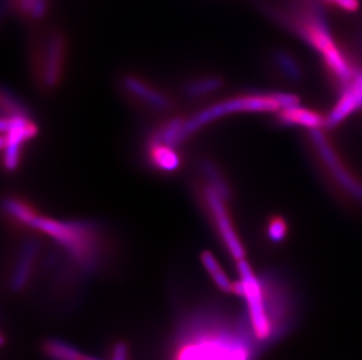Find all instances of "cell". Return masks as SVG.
Segmentation results:
<instances>
[{"instance_id":"cell-12","label":"cell","mask_w":362,"mask_h":360,"mask_svg":"<svg viewBox=\"0 0 362 360\" xmlns=\"http://www.w3.org/2000/svg\"><path fill=\"white\" fill-rule=\"evenodd\" d=\"M141 151L147 167L151 171L164 176L176 174L181 170L185 163L182 149L168 145L147 136H144Z\"/></svg>"},{"instance_id":"cell-23","label":"cell","mask_w":362,"mask_h":360,"mask_svg":"<svg viewBox=\"0 0 362 360\" xmlns=\"http://www.w3.org/2000/svg\"><path fill=\"white\" fill-rule=\"evenodd\" d=\"M325 1L339 7L340 10L346 11V12H356L359 8L358 0H325Z\"/></svg>"},{"instance_id":"cell-19","label":"cell","mask_w":362,"mask_h":360,"mask_svg":"<svg viewBox=\"0 0 362 360\" xmlns=\"http://www.w3.org/2000/svg\"><path fill=\"white\" fill-rule=\"evenodd\" d=\"M201 261L203 265H204L205 269L208 270L210 276H211L214 282L216 283V286L218 287L222 292H233V283L226 275V272H223L218 261L216 260L215 256L211 253L208 252V251L202 253Z\"/></svg>"},{"instance_id":"cell-10","label":"cell","mask_w":362,"mask_h":360,"mask_svg":"<svg viewBox=\"0 0 362 360\" xmlns=\"http://www.w3.org/2000/svg\"><path fill=\"white\" fill-rule=\"evenodd\" d=\"M226 78L212 71L190 73L178 82L177 95L180 102L190 106H206L217 101L216 97L226 88Z\"/></svg>"},{"instance_id":"cell-24","label":"cell","mask_w":362,"mask_h":360,"mask_svg":"<svg viewBox=\"0 0 362 360\" xmlns=\"http://www.w3.org/2000/svg\"><path fill=\"white\" fill-rule=\"evenodd\" d=\"M253 345H245L235 352L229 360H252Z\"/></svg>"},{"instance_id":"cell-9","label":"cell","mask_w":362,"mask_h":360,"mask_svg":"<svg viewBox=\"0 0 362 360\" xmlns=\"http://www.w3.org/2000/svg\"><path fill=\"white\" fill-rule=\"evenodd\" d=\"M237 268L240 272V280L244 284V295L249 310V320L255 337L258 340H267L272 338L274 330L270 318L267 315L264 289L260 281L245 258L237 262Z\"/></svg>"},{"instance_id":"cell-17","label":"cell","mask_w":362,"mask_h":360,"mask_svg":"<svg viewBox=\"0 0 362 360\" xmlns=\"http://www.w3.org/2000/svg\"><path fill=\"white\" fill-rule=\"evenodd\" d=\"M3 211L10 222L18 227L28 228L30 221L38 213V208L26 198L17 194H10L4 198Z\"/></svg>"},{"instance_id":"cell-14","label":"cell","mask_w":362,"mask_h":360,"mask_svg":"<svg viewBox=\"0 0 362 360\" xmlns=\"http://www.w3.org/2000/svg\"><path fill=\"white\" fill-rule=\"evenodd\" d=\"M39 249L40 242L35 236H30L21 244L11 277V287L14 292H19L26 286L35 260L38 258Z\"/></svg>"},{"instance_id":"cell-7","label":"cell","mask_w":362,"mask_h":360,"mask_svg":"<svg viewBox=\"0 0 362 360\" xmlns=\"http://www.w3.org/2000/svg\"><path fill=\"white\" fill-rule=\"evenodd\" d=\"M296 30L312 48L318 52L325 65L327 66L329 72L334 75L340 85L345 87L352 81L356 72L349 64L347 56L335 42L328 30L327 24L320 16L305 14L298 19Z\"/></svg>"},{"instance_id":"cell-27","label":"cell","mask_w":362,"mask_h":360,"mask_svg":"<svg viewBox=\"0 0 362 360\" xmlns=\"http://www.w3.org/2000/svg\"><path fill=\"white\" fill-rule=\"evenodd\" d=\"M81 360H99V359H95V358L88 357V356H83V357H82Z\"/></svg>"},{"instance_id":"cell-16","label":"cell","mask_w":362,"mask_h":360,"mask_svg":"<svg viewBox=\"0 0 362 360\" xmlns=\"http://www.w3.org/2000/svg\"><path fill=\"white\" fill-rule=\"evenodd\" d=\"M196 178L209 184L230 200L233 199V190L230 186L229 180L226 179L224 171L215 160L208 156L199 158L196 162Z\"/></svg>"},{"instance_id":"cell-18","label":"cell","mask_w":362,"mask_h":360,"mask_svg":"<svg viewBox=\"0 0 362 360\" xmlns=\"http://www.w3.org/2000/svg\"><path fill=\"white\" fill-rule=\"evenodd\" d=\"M44 352L52 360H81L83 354H80L71 344L60 340H48L44 343Z\"/></svg>"},{"instance_id":"cell-20","label":"cell","mask_w":362,"mask_h":360,"mask_svg":"<svg viewBox=\"0 0 362 360\" xmlns=\"http://www.w3.org/2000/svg\"><path fill=\"white\" fill-rule=\"evenodd\" d=\"M287 234L286 221L284 220L281 217H271L267 224V236L271 241L278 242L283 241Z\"/></svg>"},{"instance_id":"cell-8","label":"cell","mask_w":362,"mask_h":360,"mask_svg":"<svg viewBox=\"0 0 362 360\" xmlns=\"http://www.w3.org/2000/svg\"><path fill=\"white\" fill-rule=\"evenodd\" d=\"M194 191L199 208L204 211L205 215L215 227L229 254L237 262L244 260L245 249L243 247L230 212L229 205L231 200L199 178H195Z\"/></svg>"},{"instance_id":"cell-15","label":"cell","mask_w":362,"mask_h":360,"mask_svg":"<svg viewBox=\"0 0 362 360\" xmlns=\"http://www.w3.org/2000/svg\"><path fill=\"white\" fill-rule=\"evenodd\" d=\"M277 119L283 126H301L311 131L322 130L327 126V117L311 109L304 108L300 104L281 109L277 112Z\"/></svg>"},{"instance_id":"cell-6","label":"cell","mask_w":362,"mask_h":360,"mask_svg":"<svg viewBox=\"0 0 362 360\" xmlns=\"http://www.w3.org/2000/svg\"><path fill=\"white\" fill-rule=\"evenodd\" d=\"M283 108L281 92H251L242 95L217 100L208 106L201 107L195 114L187 115L185 119V133L189 140L194 135L199 133L209 124L233 114H245V112H262V114H274Z\"/></svg>"},{"instance_id":"cell-1","label":"cell","mask_w":362,"mask_h":360,"mask_svg":"<svg viewBox=\"0 0 362 360\" xmlns=\"http://www.w3.org/2000/svg\"><path fill=\"white\" fill-rule=\"evenodd\" d=\"M28 228L47 235L83 272H93L103 258L105 240L103 227L89 219H54L41 215L33 217Z\"/></svg>"},{"instance_id":"cell-2","label":"cell","mask_w":362,"mask_h":360,"mask_svg":"<svg viewBox=\"0 0 362 360\" xmlns=\"http://www.w3.org/2000/svg\"><path fill=\"white\" fill-rule=\"evenodd\" d=\"M190 329L185 330L175 360H229L235 352L245 345H253L252 337L246 329L244 318L236 330L209 324L194 318Z\"/></svg>"},{"instance_id":"cell-3","label":"cell","mask_w":362,"mask_h":360,"mask_svg":"<svg viewBox=\"0 0 362 360\" xmlns=\"http://www.w3.org/2000/svg\"><path fill=\"white\" fill-rule=\"evenodd\" d=\"M39 126L31 109L10 89L1 92V163L7 174L21 169L25 150L38 136Z\"/></svg>"},{"instance_id":"cell-21","label":"cell","mask_w":362,"mask_h":360,"mask_svg":"<svg viewBox=\"0 0 362 360\" xmlns=\"http://www.w3.org/2000/svg\"><path fill=\"white\" fill-rule=\"evenodd\" d=\"M47 11L48 0H33L28 19L33 21L41 20V19H44L46 17Z\"/></svg>"},{"instance_id":"cell-26","label":"cell","mask_w":362,"mask_h":360,"mask_svg":"<svg viewBox=\"0 0 362 360\" xmlns=\"http://www.w3.org/2000/svg\"><path fill=\"white\" fill-rule=\"evenodd\" d=\"M113 360H127V347L124 344H117L115 347Z\"/></svg>"},{"instance_id":"cell-13","label":"cell","mask_w":362,"mask_h":360,"mask_svg":"<svg viewBox=\"0 0 362 360\" xmlns=\"http://www.w3.org/2000/svg\"><path fill=\"white\" fill-rule=\"evenodd\" d=\"M360 109H362V74L356 73L352 81L344 87L338 102L327 116L328 128L338 126Z\"/></svg>"},{"instance_id":"cell-25","label":"cell","mask_w":362,"mask_h":360,"mask_svg":"<svg viewBox=\"0 0 362 360\" xmlns=\"http://www.w3.org/2000/svg\"><path fill=\"white\" fill-rule=\"evenodd\" d=\"M32 3H33V0H16L14 5L21 12V16L28 18L30 10H31Z\"/></svg>"},{"instance_id":"cell-22","label":"cell","mask_w":362,"mask_h":360,"mask_svg":"<svg viewBox=\"0 0 362 360\" xmlns=\"http://www.w3.org/2000/svg\"><path fill=\"white\" fill-rule=\"evenodd\" d=\"M276 60H277L278 66L283 69V72L285 73V74L288 75L290 78L291 76H292V78H298L299 68H298L297 65H294L288 55L281 53V54H278L277 56H276Z\"/></svg>"},{"instance_id":"cell-4","label":"cell","mask_w":362,"mask_h":360,"mask_svg":"<svg viewBox=\"0 0 362 360\" xmlns=\"http://www.w3.org/2000/svg\"><path fill=\"white\" fill-rule=\"evenodd\" d=\"M69 44L65 32L49 28L33 37L28 49L32 81L42 94H54L64 85L69 67Z\"/></svg>"},{"instance_id":"cell-5","label":"cell","mask_w":362,"mask_h":360,"mask_svg":"<svg viewBox=\"0 0 362 360\" xmlns=\"http://www.w3.org/2000/svg\"><path fill=\"white\" fill-rule=\"evenodd\" d=\"M117 87L134 110L155 121L176 114L181 106L176 92L134 71L123 72L117 78Z\"/></svg>"},{"instance_id":"cell-11","label":"cell","mask_w":362,"mask_h":360,"mask_svg":"<svg viewBox=\"0 0 362 360\" xmlns=\"http://www.w3.org/2000/svg\"><path fill=\"white\" fill-rule=\"evenodd\" d=\"M312 140L325 167H327L332 177L337 180L339 186L344 188L351 197L362 203V183L356 179L342 163L331 144L328 143L322 130L311 131Z\"/></svg>"}]
</instances>
